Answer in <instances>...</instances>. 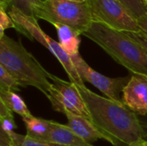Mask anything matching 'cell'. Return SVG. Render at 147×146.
<instances>
[{
    "mask_svg": "<svg viewBox=\"0 0 147 146\" xmlns=\"http://www.w3.org/2000/svg\"><path fill=\"white\" fill-rule=\"evenodd\" d=\"M91 121L113 146H130L143 139L145 133L137 114L122 102L101 96L85 85L78 86Z\"/></svg>",
    "mask_w": 147,
    "mask_h": 146,
    "instance_id": "cell-1",
    "label": "cell"
},
{
    "mask_svg": "<svg viewBox=\"0 0 147 146\" xmlns=\"http://www.w3.org/2000/svg\"><path fill=\"white\" fill-rule=\"evenodd\" d=\"M132 74L147 75V53L126 33L93 22L83 34Z\"/></svg>",
    "mask_w": 147,
    "mask_h": 146,
    "instance_id": "cell-2",
    "label": "cell"
},
{
    "mask_svg": "<svg viewBox=\"0 0 147 146\" xmlns=\"http://www.w3.org/2000/svg\"><path fill=\"white\" fill-rule=\"evenodd\" d=\"M0 65L7 70L22 88L32 86L47 96L53 83L48 71L22 46L4 34L0 38Z\"/></svg>",
    "mask_w": 147,
    "mask_h": 146,
    "instance_id": "cell-3",
    "label": "cell"
},
{
    "mask_svg": "<svg viewBox=\"0 0 147 146\" xmlns=\"http://www.w3.org/2000/svg\"><path fill=\"white\" fill-rule=\"evenodd\" d=\"M35 18L44 20L52 25H67L83 34L93 22L90 7L85 1L42 0L34 9Z\"/></svg>",
    "mask_w": 147,
    "mask_h": 146,
    "instance_id": "cell-4",
    "label": "cell"
},
{
    "mask_svg": "<svg viewBox=\"0 0 147 146\" xmlns=\"http://www.w3.org/2000/svg\"><path fill=\"white\" fill-rule=\"evenodd\" d=\"M8 13L16 24L20 25L25 28L34 40H36L53 54V56L59 61L66 74L68 75L70 82L78 86H84V82L82 80L78 72L77 71L71 57L64 51L59 41L54 40L41 29L37 22V19L23 15L13 8H11Z\"/></svg>",
    "mask_w": 147,
    "mask_h": 146,
    "instance_id": "cell-5",
    "label": "cell"
},
{
    "mask_svg": "<svg viewBox=\"0 0 147 146\" xmlns=\"http://www.w3.org/2000/svg\"><path fill=\"white\" fill-rule=\"evenodd\" d=\"M93 22L121 32H141L138 20L117 0H86Z\"/></svg>",
    "mask_w": 147,
    "mask_h": 146,
    "instance_id": "cell-6",
    "label": "cell"
},
{
    "mask_svg": "<svg viewBox=\"0 0 147 146\" xmlns=\"http://www.w3.org/2000/svg\"><path fill=\"white\" fill-rule=\"evenodd\" d=\"M48 78L53 86L47 97L53 108L59 113H71L91 120L90 114L83 100L78 87L71 82L65 81L48 72Z\"/></svg>",
    "mask_w": 147,
    "mask_h": 146,
    "instance_id": "cell-7",
    "label": "cell"
},
{
    "mask_svg": "<svg viewBox=\"0 0 147 146\" xmlns=\"http://www.w3.org/2000/svg\"><path fill=\"white\" fill-rule=\"evenodd\" d=\"M71 61L84 82H88L97 88L107 98L122 102L121 93L128 83L131 77H109L92 69L79 53L71 56Z\"/></svg>",
    "mask_w": 147,
    "mask_h": 146,
    "instance_id": "cell-8",
    "label": "cell"
},
{
    "mask_svg": "<svg viewBox=\"0 0 147 146\" xmlns=\"http://www.w3.org/2000/svg\"><path fill=\"white\" fill-rule=\"evenodd\" d=\"M122 102L138 115L147 114V75L132 74L122 91Z\"/></svg>",
    "mask_w": 147,
    "mask_h": 146,
    "instance_id": "cell-9",
    "label": "cell"
},
{
    "mask_svg": "<svg viewBox=\"0 0 147 146\" xmlns=\"http://www.w3.org/2000/svg\"><path fill=\"white\" fill-rule=\"evenodd\" d=\"M65 115L67 118V126L84 141L92 144L99 139L106 140L105 137L96 128L93 122L81 115L65 113Z\"/></svg>",
    "mask_w": 147,
    "mask_h": 146,
    "instance_id": "cell-10",
    "label": "cell"
},
{
    "mask_svg": "<svg viewBox=\"0 0 147 146\" xmlns=\"http://www.w3.org/2000/svg\"><path fill=\"white\" fill-rule=\"evenodd\" d=\"M47 142L64 146H94L77 135L67 125L53 120Z\"/></svg>",
    "mask_w": 147,
    "mask_h": 146,
    "instance_id": "cell-11",
    "label": "cell"
},
{
    "mask_svg": "<svg viewBox=\"0 0 147 146\" xmlns=\"http://www.w3.org/2000/svg\"><path fill=\"white\" fill-rule=\"evenodd\" d=\"M53 26L56 28L59 43L64 49V51L71 57L79 53V45H80V34L74 28L60 24L54 23Z\"/></svg>",
    "mask_w": 147,
    "mask_h": 146,
    "instance_id": "cell-12",
    "label": "cell"
},
{
    "mask_svg": "<svg viewBox=\"0 0 147 146\" xmlns=\"http://www.w3.org/2000/svg\"><path fill=\"white\" fill-rule=\"evenodd\" d=\"M27 131V136L37 140L47 141V139L52 129L53 120H48L42 118L30 116L22 119Z\"/></svg>",
    "mask_w": 147,
    "mask_h": 146,
    "instance_id": "cell-13",
    "label": "cell"
},
{
    "mask_svg": "<svg viewBox=\"0 0 147 146\" xmlns=\"http://www.w3.org/2000/svg\"><path fill=\"white\" fill-rule=\"evenodd\" d=\"M0 102L13 113L19 114L22 119L32 116L22 98L12 90L0 88Z\"/></svg>",
    "mask_w": 147,
    "mask_h": 146,
    "instance_id": "cell-14",
    "label": "cell"
},
{
    "mask_svg": "<svg viewBox=\"0 0 147 146\" xmlns=\"http://www.w3.org/2000/svg\"><path fill=\"white\" fill-rule=\"evenodd\" d=\"M11 138V142L9 146H64L47 141L37 140L28 137L27 135L18 134L16 132L9 134Z\"/></svg>",
    "mask_w": 147,
    "mask_h": 146,
    "instance_id": "cell-15",
    "label": "cell"
},
{
    "mask_svg": "<svg viewBox=\"0 0 147 146\" xmlns=\"http://www.w3.org/2000/svg\"><path fill=\"white\" fill-rule=\"evenodd\" d=\"M0 122L1 129L8 134L14 133L17 128L13 116V112L9 110L2 102H0Z\"/></svg>",
    "mask_w": 147,
    "mask_h": 146,
    "instance_id": "cell-16",
    "label": "cell"
},
{
    "mask_svg": "<svg viewBox=\"0 0 147 146\" xmlns=\"http://www.w3.org/2000/svg\"><path fill=\"white\" fill-rule=\"evenodd\" d=\"M41 1L42 0H10V9L13 8L23 15L35 18L34 9Z\"/></svg>",
    "mask_w": 147,
    "mask_h": 146,
    "instance_id": "cell-17",
    "label": "cell"
},
{
    "mask_svg": "<svg viewBox=\"0 0 147 146\" xmlns=\"http://www.w3.org/2000/svg\"><path fill=\"white\" fill-rule=\"evenodd\" d=\"M123 4L137 20L146 16L147 5L145 0H117Z\"/></svg>",
    "mask_w": 147,
    "mask_h": 146,
    "instance_id": "cell-18",
    "label": "cell"
},
{
    "mask_svg": "<svg viewBox=\"0 0 147 146\" xmlns=\"http://www.w3.org/2000/svg\"><path fill=\"white\" fill-rule=\"evenodd\" d=\"M0 88L12 90V91H21V84L3 66L0 65Z\"/></svg>",
    "mask_w": 147,
    "mask_h": 146,
    "instance_id": "cell-19",
    "label": "cell"
},
{
    "mask_svg": "<svg viewBox=\"0 0 147 146\" xmlns=\"http://www.w3.org/2000/svg\"><path fill=\"white\" fill-rule=\"evenodd\" d=\"M8 28L16 29V24L9 13L3 8H0V38L4 35V31Z\"/></svg>",
    "mask_w": 147,
    "mask_h": 146,
    "instance_id": "cell-20",
    "label": "cell"
},
{
    "mask_svg": "<svg viewBox=\"0 0 147 146\" xmlns=\"http://www.w3.org/2000/svg\"><path fill=\"white\" fill-rule=\"evenodd\" d=\"M135 42H137L147 53V36L142 32H124Z\"/></svg>",
    "mask_w": 147,
    "mask_h": 146,
    "instance_id": "cell-21",
    "label": "cell"
},
{
    "mask_svg": "<svg viewBox=\"0 0 147 146\" xmlns=\"http://www.w3.org/2000/svg\"><path fill=\"white\" fill-rule=\"evenodd\" d=\"M138 24L141 29V32L147 36V15L138 19Z\"/></svg>",
    "mask_w": 147,
    "mask_h": 146,
    "instance_id": "cell-22",
    "label": "cell"
},
{
    "mask_svg": "<svg viewBox=\"0 0 147 146\" xmlns=\"http://www.w3.org/2000/svg\"><path fill=\"white\" fill-rule=\"evenodd\" d=\"M138 116H139L140 123V125L143 128L144 133H145L144 139L147 140V114L144 115V116H140V115H138Z\"/></svg>",
    "mask_w": 147,
    "mask_h": 146,
    "instance_id": "cell-23",
    "label": "cell"
},
{
    "mask_svg": "<svg viewBox=\"0 0 147 146\" xmlns=\"http://www.w3.org/2000/svg\"><path fill=\"white\" fill-rule=\"evenodd\" d=\"M130 146H147V140L146 139H140L135 143H134L133 145H131Z\"/></svg>",
    "mask_w": 147,
    "mask_h": 146,
    "instance_id": "cell-24",
    "label": "cell"
},
{
    "mask_svg": "<svg viewBox=\"0 0 147 146\" xmlns=\"http://www.w3.org/2000/svg\"><path fill=\"white\" fill-rule=\"evenodd\" d=\"M69 1H75V2H84L85 0H69Z\"/></svg>",
    "mask_w": 147,
    "mask_h": 146,
    "instance_id": "cell-25",
    "label": "cell"
},
{
    "mask_svg": "<svg viewBox=\"0 0 147 146\" xmlns=\"http://www.w3.org/2000/svg\"><path fill=\"white\" fill-rule=\"evenodd\" d=\"M145 1H146V2H147V0H145Z\"/></svg>",
    "mask_w": 147,
    "mask_h": 146,
    "instance_id": "cell-26",
    "label": "cell"
},
{
    "mask_svg": "<svg viewBox=\"0 0 147 146\" xmlns=\"http://www.w3.org/2000/svg\"><path fill=\"white\" fill-rule=\"evenodd\" d=\"M146 5H147V2H146Z\"/></svg>",
    "mask_w": 147,
    "mask_h": 146,
    "instance_id": "cell-27",
    "label": "cell"
}]
</instances>
